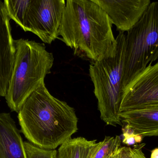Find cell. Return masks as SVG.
I'll return each mask as SVG.
<instances>
[{"instance_id": "cell-1", "label": "cell", "mask_w": 158, "mask_h": 158, "mask_svg": "<svg viewBox=\"0 0 158 158\" xmlns=\"http://www.w3.org/2000/svg\"><path fill=\"white\" fill-rule=\"evenodd\" d=\"M18 114L20 132L29 142L43 149L55 150L78 130L75 109L53 96L44 83L28 97Z\"/></svg>"}, {"instance_id": "cell-2", "label": "cell", "mask_w": 158, "mask_h": 158, "mask_svg": "<svg viewBox=\"0 0 158 158\" xmlns=\"http://www.w3.org/2000/svg\"><path fill=\"white\" fill-rule=\"evenodd\" d=\"M74 54L91 62L103 57L115 44L112 24L94 0H68L58 31Z\"/></svg>"}, {"instance_id": "cell-3", "label": "cell", "mask_w": 158, "mask_h": 158, "mask_svg": "<svg viewBox=\"0 0 158 158\" xmlns=\"http://www.w3.org/2000/svg\"><path fill=\"white\" fill-rule=\"evenodd\" d=\"M125 35L119 32L115 44L99 60L91 62L89 75L94 83L100 118L107 124L122 125Z\"/></svg>"}, {"instance_id": "cell-4", "label": "cell", "mask_w": 158, "mask_h": 158, "mask_svg": "<svg viewBox=\"0 0 158 158\" xmlns=\"http://www.w3.org/2000/svg\"><path fill=\"white\" fill-rule=\"evenodd\" d=\"M15 42V62L5 97L10 110L18 113L28 97L51 73L54 56L44 44L23 39Z\"/></svg>"}, {"instance_id": "cell-5", "label": "cell", "mask_w": 158, "mask_h": 158, "mask_svg": "<svg viewBox=\"0 0 158 158\" xmlns=\"http://www.w3.org/2000/svg\"><path fill=\"white\" fill-rule=\"evenodd\" d=\"M158 59V2H151L125 35L123 92L150 64Z\"/></svg>"}, {"instance_id": "cell-6", "label": "cell", "mask_w": 158, "mask_h": 158, "mask_svg": "<svg viewBox=\"0 0 158 158\" xmlns=\"http://www.w3.org/2000/svg\"><path fill=\"white\" fill-rule=\"evenodd\" d=\"M64 0H30L20 28L51 44L58 39V31L65 6Z\"/></svg>"}, {"instance_id": "cell-7", "label": "cell", "mask_w": 158, "mask_h": 158, "mask_svg": "<svg viewBox=\"0 0 158 158\" xmlns=\"http://www.w3.org/2000/svg\"><path fill=\"white\" fill-rule=\"evenodd\" d=\"M158 106V61L150 64L123 91L121 112Z\"/></svg>"}, {"instance_id": "cell-8", "label": "cell", "mask_w": 158, "mask_h": 158, "mask_svg": "<svg viewBox=\"0 0 158 158\" xmlns=\"http://www.w3.org/2000/svg\"><path fill=\"white\" fill-rule=\"evenodd\" d=\"M106 12L119 32L129 31L140 20L150 0H94Z\"/></svg>"}, {"instance_id": "cell-9", "label": "cell", "mask_w": 158, "mask_h": 158, "mask_svg": "<svg viewBox=\"0 0 158 158\" xmlns=\"http://www.w3.org/2000/svg\"><path fill=\"white\" fill-rule=\"evenodd\" d=\"M10 19L4 1L0 0V97L6 95L15 62V45Z\"/></svg>"}, {"instance_id": "cell-10", "label": "cell", "mask_w": 158, "mask_h": 158, "mask_svg": "<svg viewBox=\"0 0 158 158\" xmlns=\"http://www.w3.org/2000/svg\"><path fill=\"white\" fill-rule=\"evenodd\" d=\"M0 158H27L20 131L8 113H0Z\"/></svg>"}, {"instance_id": "cell-11", "label": "cell", "mask_w": 158, "mask_h": 158, "mask_svg": "<svg viewBox=\"0 0 158 158\" xmlns=\"http://www.w3.org/2000/svg\"><path fill=\"white\" fill-rule=\"evenodd\" d=\"M120 117L122 123L144 138L158 136V106L121 112Z\"/></svg>"}, {"instance_id": "cell-12", "label": "cell", "mask_w": 158, "mask_h": 158, "mask_svg": "<svg viewBox=\"0 0 158 158\" xmlns=\"http://www.w3.org/2000/svg\"><path fill=\"white\" fill-rule=\"evenodd\" d=\"M99 144L84 137L71 138L60 146L56 158H92Z\"/></svg>"}, {"instance_id": "cell-13", "label": "cell", "mask_w": 158, "mask_h": 158, "mask_svg": "<svg viewBox=\"0 0 158 158\" xmlns=\"http://www.w3.org/2000/svg\"><path fill=\"white\" fill-rule=\"evenodd\" d=\"M121 147V139L119 136H106L96 150L92 158H113L117 156Z\"/></svg>"}, {"instance_id": "cell-14", "label": "cell", "mask_w": 158, "mask_h": 158, "mask_svg": "<svg viewBox=\"0 0 158 158\" xmlns=\"http://www.w3.org/2000/svg\"><path fill=\"white\" fill-rule=\"evenodd\" d=\"M27 158H56L57 150L43 149L34 145L28 141L24 142Z\"/></svg>"}, {"instance_id": "cell-15", "label": "cell", "mask_w": 158, "mask_h": 158, "mask_svg": "<svg viewBox=\"0 0 158 158\" xmlns=\"http://www.w3.org/2000/svg\"><path fill=\"white\" fill-rule=\"evenodd\" d=\"M145 145V143L138 144L135 145L133 148L121 147L118 151L116 158H146L142 150Z\"/></svg>"}, {"instance_id": "cell-16", "label": "cell", "mask_w": 158, "mask_h": 158, "mask_svg": "<svg viewBox=\"0 0 158 158\" xmlns=\"http://www.w3.org/2000/svg\"><path fill=\"white\" fill-rule=\"evenodd\" d=\"M123 143L127 146L135 145L142 143L144 137L137 134L134 130L127 125L122 129Z\"/></svg>"}, {"instance_id": "cell-17", "label": "cell", "mask_w": 158, "mask_h": 158, "mask_svg": "<svg viewBox=\"0 0 158 158\" xmlns=\"http://www.w3.org/2000/svg\"><path fill=\"white\" fill-rule=\"evenodd\" d=\"M151 158H158V147L153 149L151 151Z\"/></svg>"}, {"instance_id": "cell-18", "label": "cell", "mask_w": 158, "mask_h": 158, "mask_svg": "<svg viewBox=\"0 0 158 158\" xmlns=\"http://www.w3.org/2000/svg\"><path fill=\"white\" fill-rule=\"evenodd\" d=\"M116 156L115 157L113 158H116Z\"/></svg>"}, {"instance_id": "cell-19", "label": "cell", "mask_w": 158, "mask_h": 158, "mask_svg": "<svg viewBox=\"0 0 158 158\" xmlns=\"http://www.w3.org/2000/svg\"></svg>"}]
</instances>
